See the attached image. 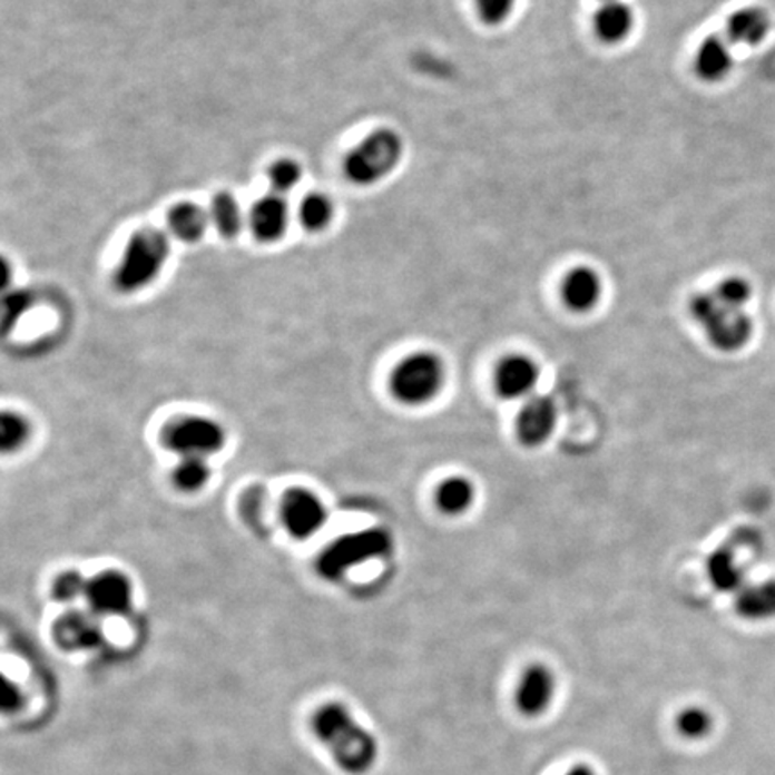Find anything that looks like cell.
<instances>
[{
  "label": "cell",
  "mask_w": 775,
  "mask_h": 775,
  "mask_svg": "<svg viewBox=\"0 0 775 775\" xmlns=\"http://www.w3.org/2000/svg\"><path fill=\"white\" fill-rule=\"evenodd\" d=\"M314 734L327 745L343 771L361 774L374 765L377 743L343 706L331 704L314 715Z\"/></svg>",
  "instance_id": "obj_1"
},
{
  "label": "cell",
  "mask_w": 775,
  "mask_h": 775,
  "mask_svg": "<svg viewBox=\"0 0 775 775\" xmlns=\"http://www.w3.org/2000/svg\"><path fill=\"white\" fill-rule=\"evenodd\" d=\"M169 257V241L166 234L157 228H140L129 237L119 266H117V290L125 293L143 290L160 275L164 264Z\"/></svg>",
  "instance_id": "obj_2"
},
{
  "label": "cell",
  "mask_w": 775,
  "mask_h": 775,
  "mask_svg": "<svg viewBox=\"0 0 775 775\" xmlns=\"http://www.w3.org/2000/svg\"><path fill=\"white\" fill-rule=\"evenodd\" d=\"M693 320L700 323L710 345L720 352H738L751 342L754 322L745 311L730 310L715 293H698L689 302Z\"/></svg>",
  "instance_id": "obj_3"
},
{
  "label": "cell",
  "mask_w": 775,
  "mask_h": 775,
  "mask_svg": "<svg viewBox=\"0 0 775 775\" xmlns=\"http://www.w3.org/2000/svg\"><path fill=\"white\" fill-rule=\"evenodd\" d=\"M402 151L404 144L398 131L390 128L375 129L349 151L343 161V171L352 184L361 187L377 184L392 175L401 161Z\"/></svg>",
  "instance_id": "obj_4"
},
{
  "label": "cell",
  "mask_w": 775,
  "mask_h": 775,
  "mask_svg": "<svg viewBox=\"0 0 775 775\" xmlns=\"http://www.w3.org/2000/svg\"><path fill=\"white\" fill-rule=\"evenodd\" d=\"M445 365L433 352H415L408 355L393 370L390 390L393 398L408 406H420L433 401L445 383Z\"/></svg>",
  "instance_id": "obj_5"
},
{
  "label": "cell",
  "mask_w": 775,
  "mask_h": 775,
  "mask_svg": "<svg viewBox=\"0 0 775 775\" xmlns=\"http://www.w3.org/2000/svg\"><path fill=\"white\" fill-rule=\"evenodd\" d=\"M387 548H390V536L386 531H357L352 536L337 539L320 555L318 571L322 572V577L334 580L342 577L346 569L386 553Z\"/></svg>",
  "instance_id": "obj_6"
},
{
  "label": "cell",
  "mask_w": 775,
  "mask_h": 775,
  "mask_svg": "<svg viewBox=\"0 0 775 775\" xmlns=\"http://www.w3.org/2000/svg\"><path fill=\"white\" fill-rule=\"evenodd\" d=\"M167 448L184 458H207L219 451L225 443L222 425L213 420L190 416L167 428L164 434Z\"/></svg>",
  "instance_id": "obj_7"
},
{
  "label": "cell",
  "mask_w": 775,
  "mask_h": 775,
  "mask_svg": "<svg viewBox=\"0 0 775 775\" xmlns=\"http://www.w3.org/2000/svg\"><path fill=\"white\" fill-rule=\"evenodd\" d=\"M539 379L540 369L533 357L524 354L504 355L496 366V392L507 401L528 398L536 390Z\"/></svg>",
  "instance_id": "obj_8"
},
{
  "label": "cell",
  "mask_w": 775,
  "mask_h": 775,
  "mask_svg": "<svg viewBox=\"0 0 775 775\" xmlns=\"http://www.w3.org/2000/svg\"><path fill=\"white\" fill-rule=\"evenodd\" d=\"M559 422V411L553 399L536 395L528 399L516 422L517 436L527 448H539L548 442Z\"/></svg>",
  "instance_id": "obj_9"
},
{
  "label": "cell",
  "mask_w": 775,
  "mask_h": 775,
  "mask_svg": "<svg viewBox=\"0 0 775 775\" xmlns=\"http://www.w3.org/2000/svg\"><path fill=\"white\" fill-rule=\"evenodd\" d=\"M325 508L316 496L307 490L295 489L287 492L282 503V521L291 536L307 539L314 536L325 522Z\"/></svg>",
  "instance_id": "obj_10"
},
{
  "label": "cell",
  "mask_w": 775,
  "mask_h": 775,
  "mask_svg": "<svg viewBox=\"0 0 775 775\" xmlns=\"http://www.w3.org/2000/svg\"><path fill=\"white\" fill-rule=\"evenodd\" d=\"M85 596L96 612L125 614L131 607V583L122 572H101L88 580Z\"/></svg>",
  "instance_id": "obj_11"
},
{
  "label": "cell",
  "mask_w": 775,
  "mask_h": 775,
  "mask_svg": "<svg viewBox=\"0 0 775 775\" xmlns=\"http://www.w3.org/2000/svg\"><path fill=\"white\" fill-rule=\"evenodd\" d=\"M555 677L548 666H528L517 684L516 706L522 715L537 716L553 700Z\"/></svg>",
  "instance_id": "obj_12"
},
{
  "label": "cell",
  "mask_w": 775,
  "mask_h": 775,
  "mask_svg": "<svg viewBox=\"0 0 775 775\" xmlns=\"http://www.w3.org/2000/svg\"><path fill=\"white\" fill-rule=\"evenodd\" d=\"M249 230L261 243H273L286 234L290 207L281 194H268L255 202L248 214Z\"/></svg>",
  "instance_id": "obj_13"
},
{
  "label": "cell",
  "mask_w": 775,
  "mask_h": 775,
  "mask_svg": "<svg viewBox=\"0 0 775 775\" xmlns=\"http://www.w3.org/2000/svg\"><path fill=\"white\" fill-rule=\"evenodd\" d=\"M604 282L591 266L571 268L562 281V301L575 313H587L600 304Z\"/></svg>",
  "instance_id": "obj_14"
},
{
  "label": "cell",
  "mask_w": 775,
  "mask_h": 775,
  "mask_svg": "<svg viewBox=\"0 0 775 775\" xmlns=\"http://www.w3.org/2000/svg\"><path fill=\"white\" fill-rule=\"evenodd\" d=\"M634 22L636 17L630 6L621 0H610V2H604L600 10L596 11L592 26L600 42L616 46L624 42L625 38L632 32Z\"/></svg>",
  "instance_id": "obj_15"
},
{
  "label": "cell",
  "mask_w": 775,
  "mask_h": 775,
  "mask_svg": "<svg viewBox=\"0 0 775 775\" xmlns=\"http://www.w3.org/2000/svg\"><path fill=\"white\" fill-rule=\"evenodd\" d=\"M733 65V55L724 38L713 35L702 40L695 55V72L698 78L707 84H716L730 75Z\"/></svg>",
  "instance_id": "obj_16"
},
{
  "label": "cell",
  "mask_w": 775,
  "mask_h": 775,
  "mask_svg": "<svg viewBox=\"0 0 775 775\" xmlns=\"http://www.w3.org/2000/svg\"><path fill=\"white\" fill-rule=\"evenodd\" d=\"M55 636L56 641L63 648L78 650V648H90L96 645L101 637V628L90 614L76 610V612L65 614L63 618L56 624Z\"/></svg>",
  "instance_id": "obj_17"
},
{
  "label": "cell",
  "mask_w": 775,
  "mask_h": 775,
  "mask_svg": "<svg viewBox=\"0 0 775 775\" xmlns=\"http://www.w3.org/2000/svg\"><path fill=\"white\" fill-rule=\"evenodd\" d=\"M210 216L205 208L193 202H182L167 214V228L176 239L184 243H196L202 239L207 232Z\"/></svg>",
  "instance_id": "obj_18"
},
{
  "label": "cell",
  "mask_w": 775,
  "mask_h": 775,
  "mask_svg": "<svg viewBox=\"0 0 775 775\" xmlns=\"http://www.w3.org/2000/svg\"><path fill=\"white\" fill-rule=\"evenodd\" d=\"M736 610L751 621L775 618V580L747 583L736 595Z\"/></svg>",
  "instance_id": "obj_19"
},
{
  "label": "cell",
  "mask_w": 775,
  "mask_h": 775,
  "mask_svg": "<svg viewBox=\"0 0 775 775\" xmlns=\"http://www.w3.org/2000/svg\"><path fill=\"white\" fill-rule=\"evenodd\" d=\"M768 29H771L768 14L759 8H743V10L734 11L727 20V35L734 43L739 46L754 47L762 43Z\"/></svg>",
  "instance_id": "obj_20"
},
{
  "label": "cell",
  "mask_w": 775,
  "mask_h": 775,
  "mask_svg": "<svg viewBox=\"0 0 775 775\" xmlns=\"http://www.w3.org/2000/svg\"><path fill=\"white\" fill-rule=\"evenodd\" d=\"M707 575H709L713 586L722 592H736L738 595L743 587L747 586L745 583V569L730 548L716 549L715 553L710 555L709 562H707Z\"/></svg>",
  "instance_id": "obj_21"
},
{
  "label": "cell",
  "mask_w": 775,
  "mask_h": 775,
  "mask_svg": "<svg viewBox=\"0 0 775 775\" xmlns=\"http://www.w3.org/2000/svg\"><path fill=\"white\" fill-rule=\"evenodd\" d=\"M474 499V484L463 475H452L443 480L436 490V504L448 516H462L472 507Z\"/></svg>",
  "instance_id": "obj_22"
},
{
  "label": "cell",
  "mask_w": 775,
  "mask_h": 775,
  "mask_svg": "<svg viewBox=\"0 0 775 775\" xmlns=\"http://www.w3.org/2000/svg\"><path fill=\"white\" fill-rule=\"evenodd\" d=\"M210 223L216 226L219 236L230 239L243 228V210L237 204L236 196L230 193H217L208 208Z\"/></svg>",
  "instance_id": "obj_23"
},
{
  "label": "cell",
  "mask_w": 775,
  "mask_h": 775,
  "mask_svg": "<svg viewBox=\"0 0 775 775\" xmlns=\"http://www.w3.org/2000/svg\"><path fill=\"white\" fill-rule=\"evenodd\" d=\"M333 202L322 193L307 194L298 207V219L305 230L322 232L328 223L333 222Z\"/></svg>",
  "instance_id": "obj_24"
},
{
  "label": "cell",
  "mask_w": 775,
  "mask_h": 775,
  "mask_svg": "<svg viewBox=\"0 0 775 775\" xmlns=\"http://www.w3.org/2000/svg\"><path fill=\"white\" fill-rule=\"evenodd\" d=\"M208 478H210V471L204 458H184L180 465L176 467V487L185 492H196L202 489Z\"/></svg>",
  "instance_id": "obj_25"
},
{
  "label": "cell",
  "mask_w": 775,
  "mask_h": 775,
  "mask_svg": "<svg viewBox=\"0 0 775 775\" xmlns=\"http://www.w3.org/2000/svg\"><path fill=\"white\" fill-rule=\"evenodd\" d=\"M716 298L722 302V304L727 305L730 310L745 311V305L751 301L753 296V286L751 282L745 281L742 277H729L724 278V281L718 284V286L713 290Z\"/></svg>",
  "instance_id": "obj_26"
},
{
  "label": "cell",
  "mask_w": 775,
  "mask_h": 775,
  "mask_svg": "<svg viewBox=\"0 0 775 775\" xmlns=\"http://www.w3.org/2000/svg\"><path fill=\"white\" fill-rule=\"evenodd\" d=\"M268 178L275 194L290 193L302 180L301 164L291 158L273 161L268 169Z\"/></svg>",
  "instance_id": "obj_27"
},
{
  "label": "cell",
  "mask_w": 775,
  "mask_h": 775,
  "mask_svg": "<svg viewBox=\"0 0 775 775\" xmlns=\"http://www.w3.org/2000/svg\"><path fill=\"white\" fill-rule=\"evenodd\" d=\"M677 729L684 738L700 739L713 729V718L702 707H688L677 716Z\"/></svg>",
  "instance_id": "obj_28"
},
{
  "label": "cell",
  "mask_w": 775,
  "mask_h": 775,
  "mask_svg": "<svg viewBox=\"0 0 775 775\" xmlns=\"http://www.w3.org/2000/svg\"><path fill=\"white\" fill-rule=\"evenodd\" d=\"M28 439V424L26 420L14 413H4L0 420V445L2 451L10 452L22 445Z\"/></svg>",
  "instance_id": "obj_29"
},
{
  "label": "cell",
  "mask_w": 775,
  "mask_h": 775,
  "mask_svg": "<svg viewBox=\"0 0 775 775\" xmlns=\"http://www.w3.org/2000/svg\"><path fill=\"white\" fill-rule=\"evenodd\" d=\"M474 2L478 17L487 26L507 22L516 6V0H474Z\"/></svg>",
  "instance_id": "obj_30"
},
{
  "label": "cell",
  "mask_w": 775,
  "mask_h": 775,
  "mask_svg": "<svg viewBox=\"0 0 775 775\" xmlns=\"http://www.w3.org/2000/svg\"><path fill=\"white\" fill-rule=\"evenodd\" d=\"M87 586L88 581L78 571H67L60 578H56L52 592L56 600L75 601L87 592Z\"/></svg>",
  "instance_id": "obj_31"
},
{
  "label": "cell",
  "mask_w": 775,
  "mask_h": 775,
  "mask_svg": "<svg viewBox=\"0 0 775 775\" xmlns=\"http://www.w3.org/2000/svg\"><path fill=\"white\" fill-rule=\"evenodd\" d=\"M29 307V296L22 291H13L6 296L4 305H2V331L4 334H10L11 327L19 322Z\"/></svg>",
  "instance_id": "obj_32"
},
{
  "label": "cell",
  "mask_w": 775,
  "mask_h": 775,
  "mask_svg": "<svg viewBox=\"0 0 775 775\" xmlns=\"http://www.w3.org/2000/svg\"><path fill=\"white\" fill-rule=\"evenodd\" d=\"M563 775H596V772L592 771L591 766L577 765L572 766L571 771L566 772Z\"/></svg>",
  "instance_id": "obj_33"
},
{
  "label": "cell",
  "mask_w": 775,
  "mask_h": 775,
  "mask_svg": "<svg viewBox=\"0 0 775 775\" xmlns=\"http://www.w3.org/2000/svg\"><path fill=\"white\" fill-rule=\"evenodd\" d=\"M604 2H610V0H604Z\"/></svg>",
  "instance_id": "obj_34"
}]
</instances>
